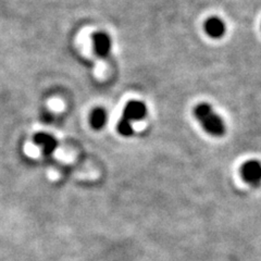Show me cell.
I'll use <instances>...</instances> for the list:
<instances>
[{"mask_svg":"<svg viewBox=\"0 0 261 261\" xmlns=\"http://www.w3.org/2000/svg\"><path fill=\"white\" fill-rule=\"evenodd\" d=\"M194 116L208 134L215 137H221L225 133V125L221 117L215 112L207 102L198 103L194 108Z\"/></svg>","mask_w":261,"mask_h":261,"instance_id":"obj_1","label":"cell"},{"mask_svg":"<svg viewBox=\"0 0 261 261\" xmlns=\"http://www.w3.org/2000/svg\"><path fill=\"white\" fill-rule=\"evenodd\" d=\"M118 132L120 135L124 136V137H129L134 134V129L132 126V122H129L123 118H121L118 122Z\"/></svg>","mask_w":261,"mask_h":261,"instance_id":"obj_8","label":"cell"},{"mask_svg":"<svg viewBox=\"0 0 261 261\" xmlns=\"http://www.w3.org/2000/svg\"><path fill=\"white\" fill-rule=\"evenodd\" d=\"M147 114V108L143 101L130 100L126 103L123 110V119L133 122L143 120Z\"/></svg>","mask_w":261,"mask_h":261,"instance_id":"obj_4","label":"cell"},{"mask_svg":"<svg viewBox=\"0 0 261 261\" xmlns=\"http://www.w3.org/2000/svg\"><path fill=\"white\" fill-rule=\"evenodd\" d=\"M93 47L95 55L99 58H107L111 51V38L105 32H96L93 34Z\"/></svg>","mask_w":261,"mask_h":261,"instance_id":"obj_2","label":"cell"},{"mask_svg":"<svg viewBox=\"0 0 261 261\" xmlns=\"http://www.w3.org/2000/svg\"><path fill=\"white\" fill-rule=\"evenodd\" d=\"M203 29H205L206 34L214 39L222 38L226 31L224 22L218 16H210L209 19H207Z\"/></svg>","mask_w":261,"mask_h":261,"instance_id":"obj_5","label":"cell"},{"mask_svg":"<svg viewBox=\"0 0 261 261\" xmlns=\"http://www.w3.org/2000/svg\"><path fill=\"white\" fill-rule=\"evenodd\" d=\"M108 114L103 108H96L92 111L89 121H91V125L95 129H101L107 124Z\"/></svg>","mask_w":261,"mask_h":261,"instance_id":"obj_7","label":"cell"},{"mask_svg":"<svg viewBox=\"0 0 261 261\" xmlns=\"http://www.w3.org/2000/svg\"><path fill=\"white\" fill-rule=\"evenodd\" d=\"M35 145H37L45 154H51L56 151L58 147V141L57 138L48 133H37L33 138Z\"/></svg>","mask_w":261,"mask_h":261,"instance_id":"obj_6","label":"cell"},{"mask_svg":"<svg viewBox=\"0 0 261 261\" xmlns=\"http://www.w3.org/2000/svg\"><path fill=\"white\" fill-rule=\"evenodd\" d=\"M241 173L243 178L250 185H258L261 182V163L257 160H249L245 162Z\"/></svg>","mask_w":261,"mask_h":261,"instance_id":"obj_3","label":"cell"}]
</instances>
